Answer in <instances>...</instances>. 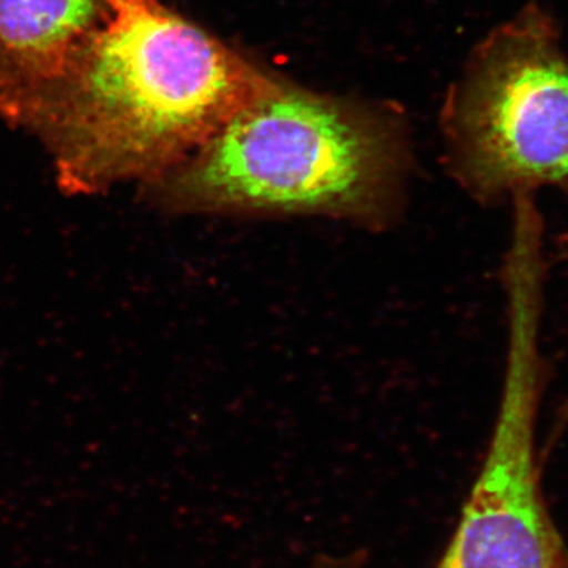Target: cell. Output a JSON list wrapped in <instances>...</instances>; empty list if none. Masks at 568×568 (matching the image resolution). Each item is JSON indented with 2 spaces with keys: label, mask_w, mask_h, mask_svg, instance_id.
<instances>
[{
  "label": "cell",
  "mask_w": 568,
  "mask_h": 568,
  "mask_svg": "<svg viewBox=\"0 0 568 568\" xmlns=\"http://www.w3.org/2000/svg\"><path fill=\"white\" fill-rule=\"evenodd\" d=\"M564 568H568V564H567V566H566V567H564Z\"/></svg>",
  "instance_id": "9"
},
{
  "label": "cell",
  "mask_w": 568,
  "mask_h": 568,
  "mask_svg": "<svg viewBox=\"0 0 568 568\" xmlns=\"http://www.w3.org/2000/svg\"><path fill=\"white\" fill-rule=\"evenodd\" d=\"M365 564V555L355 552L347 556H321L315 560L313 568H362Z\"/></svg>",
  "instance_id": "6"
},
{
  "label": "cell",
  "mask_w": 568,
  "mask_h": 568,
  "mask_svg": "<svg viewBox=\"0 0 568 568\" xmlns=\"http://www.w3.org/2000/svg\"><path fill=\"white\" fill-rule=\"evenodd\" d=\"M560 244H562V248H560V253L564 254V257H568V235L566 239H562V241H560ZM559 420H560V424H562V425H566L568 422V399L566 403H564L562 410H560Z\"/></svg>",
  "instance_id": "8"
},
{
  "label": "cell",
  "mask_w": 568,
  "mask_h": 568,
  "mask_svg": "<svg viewBox=\"0 0 568 568\" xmlns=\"http://www.w3.org/2000/svg\"><path fill=\"white\" fill-rule=\"evenodd\" d=\"M407 164L390 115L275 82L141 190L178 215L325 216L383 230L405 209Z\"/></svg>",
  "instance_id": "2"
},
{
  "label": "cell",
  "mask_w": 568,
  "mask_h": 568,
  "mask_svg": "<svg viewBox=\"0 0 568 568\" xmlns=\"http://www.w3.org/2000/svg\"><path fill=\"white\" fill-rule=\"evenodd\" d=\"M106 17V0H0V55L14 78L10 91L58 77Z\"/></svg>",
  "instance_id": "5"
},
{
  "label": "cell",
  "mask_w": 568,
  "mask_h": 568,
  "mask_svg": "<svg viewBox=\"0 0 568 568\" xmlns=\"http://www.w3.org/2000/svg\"><path fill=\"white\" fill-rule=\"evenodd\" d=\"M444 136L448 173L477 204L568 193V54L547 7L526 3L478 44Z\"/></svg>",
  "instance_id": "3"
},
{
  "label": "cell",
  "mask_w": 568,
  "mask_h": 568,
  "mask_svg": "<svg viewBox=\"0 0 568 568\" xmlns=\"http://www.w3.org/2000/svg\"><path fill=\"white\" fill-rule=\"evenodd\" d=\"M108 17L58 77L0 97L44 145L63 192L159 181L275 81L160 0H106Z\"/></svg>",
  "instance_id": "1"
},
{
  "label": "cell",
  "mask_w": 568,
  "mask_h": 568,
  "mask_svg": "<svg viewBox=\"0 0 568 568\" xmlns=\"http://www.w3.org/2000/svg\"><path fill=\"white\" fill-rule=\"evenodd\" d=\"M14 85V78L11 74L9 65L3 61L2 55H0V95H3L7 91H10Z\"/></svg>",
  "instance_id": "7"
},
{
  "label": "cell",
  "mask_w": 568,
  "mask_h": 568,
  "mask_svg": "<svg viewBox=\"0 0 568 568\" xmlns=\"http://www.w3.org/2000/svg\"><path fill=\"white\" fill-rule=\"evenodd\" d=\"M507 354L491 439L462 518L436 568H564L568 549L544 495L537 424L549 365L541 349L545 294L506 293Z\"/></svg>",
  "instance_id": "4"
}]
</instances>
